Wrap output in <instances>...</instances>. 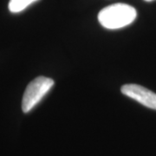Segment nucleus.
Returning a JSON list of instances; mask_svg holds the SVG:
<instances>
[{
    "label": "nucleus",
    "instance_id": "nucleus-1",
    "mask_svg": "<svg viewBox=\"0 0 156 156\" xmlns=\"http://www.w3.org/2000/svg\"><path fill=\"white\" fill-rule=\"evenodd\" d=\"M137 12L127 4H115L105 7L98 14V20L104 28L116 30L128 26L136 18Z\"/></svg>",
    "mask_w": 156,
    "mask_h": 156
},
{
    "label": "nucleus",
    "instance_id": "nucleus-2",
    "mask_svg": "<svg viewBox=\"0 0 156 156\" xmlns=\"http://www.w3.org/2000/svg\"><path fill=\"white\" fill-rule=\"evenodd\" d=\"M54 83V80L45 76H39L31 81L23 96L22 109L23 113L30 111L49 92Z\"/></svg>",
    "mask_w": 156,
    "mask_h": 156
},
{
    "label": "nucleus",
    "instance_id": "nucleus-5",
    "mask_svg": "<svg viewBox=\"0 0 156 156\" xmlns=\"http://www.w3.org/2000/svg\"><path fill=\"white\" fill-rule=\"evenodd\" d=\"M147 2H152V1H154V0H145Z\"/></svg>",
    "mask_w": 156,
    "mask_h": 156
},
{
    "label": "nucleus",
    "instance_id": "nucleus-4",
    "mask_svg": "<svg viewBox=\"0 0 156 156\" xmlns=\"http://www.w3.org/2000/svg\"><path fill=\"white\" fill-rule=\"evenodd\" d=\"M36 1L37 0H10L9 10L12 13H17L23 11Z\"/></svg>",
    "mask_w": 156,
    "mask_h": 156
},
{
    "label": "nucleus",
    "instance_id": "nucleus-3",
    "mask_svg": "<svg viewBox=\"0 0 156 156\" xmlns=\"http://www.w3.org/2000/svg\"><path fill=\"white\" fill-rule=\"evenodd\" d=\"M123 95L137 101L147 108L156 110V94L138 84H126L121 89Z\"/></svg>",
    "mask_w": 156,
    "mask_h": 156
}]
</instances>
